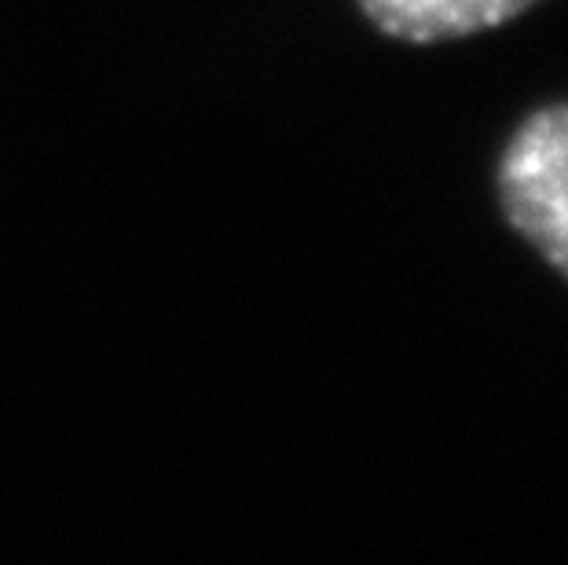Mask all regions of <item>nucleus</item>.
<instances>
[{
    "instance_id": "2",
    "label": "nucleus",
    "mask_w": 568,
    "mask_h": 565,
    "mask_svg": "<svg viewBox=\"0 0 568 565\" xmlns=\"http://www.w3.org/2000/svg\"><path fill=\"white\" fill-rule=\"evenodd\" d=\"M371 27L404 44L463 41L521 19L539 0H356Z\"/></svg>"
},
{
    "instance_id": "1",
    "label": "nucleus",
    "mask_w": 568,
    "mask_h": 565,
    "mask_svg": "<svg viewBox=\"0 0 568 565\" xmlns=\"http://www.w3.org/2000/svg\"><path fill=\"white\" fill-rule=\"evenodd\" d=\"M503 218L568 280V103L528 114L495 165Z\"/></svg>"
}]
</instances>
